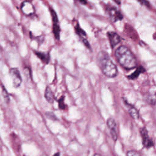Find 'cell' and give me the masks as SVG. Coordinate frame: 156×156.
<instances>
[{
  "label": "cell",
  "mask_w": 156,
  "mask_h": 156,
  "mask_svg": "<svg viewBox=\"0 0 156 156\" xmlns=\"http://www.w3.org/2000/svg\"><path fill=\"white\" fill-rule=\"evenodd\" d=\"M115 55L119 65L126 69L136 67V59L131 51L125 46H119L115 51Z\"/></svg>",
  "instance_id": "cell-1"
},
{
  "label": "cell",
  "mask_w": 156,
  "mask_h": 156,
  "mask_svg": "<svg viewBox=\"0 0 156 156\" xmlns=\"http://www.w3.org/2000/svg\"><path fill=\"white\" fill-rule=\"evenodd\" d=\"M97 62L101 71L105 76L112 78L117 76V67L106 52L101 51L98 54Z\"/></svg>",
  "instance_id": "cell-2"
},
{
  "label": "cell",
  "mask_w": 156,
  "mask_h": 156,
  "mask_svg": "<svg viewBox=\"0 0 156 156\" xmlns=\"http://www.w3.org/2000/svg\"><path fill=\"white\" fill-rule=\"evenodd\" d=\"M51 15L52 16V31L53 34L54 35L55 38L57 40H59L60 38V28L58 24V16L55 12V10L52 9H50Z\"/></svg>",
  "instance_id": "cell-3"
},
{
  "label": "cell",
  "mask_w": 156,
  "mask_h": 156,
  "mask_svg": "<svg viewBox=\"0 0 156 156\" xmlns=\"http://www.w3.org/2000/svg\"><path fill=\"white\" fill-rule=\"evenodd\" d=\"M10 75L12 79L13 85L15 88H18L22 82V77L18 68H12L9 71Z\"/></svg>",
  "instance_id": "cell-4"
},
{
  "label": "cell",
  "mask_w": 156,
  "mask_h": 156,
  "mask_svg": "<svg viewBox=\"0 0 156 156\" xmlns=\"http://www.w3.org/2000/svg\"><path fill=\"white\" fill-rule=\"evenodd\" d=\"M107 125L110 130V132L113 140L115 141H116L118 139V134H117L116 121L113 118H110L107 121Z\"/></svg>",
  "instance_id": "cell-5"
},
{
  "label": "cell",
  "mask_w": 156,
  "mask_h": 156,
  "mask_svg": "<svg viewBox=\"0 0 156 156\" xmlns=\"http://www.w3.org/2000/svg\"><path fill=\"white\" fill-rule=\"evenodd\" d=\"M140 134L142 137L143 144L145 147L149 148L153 146V142L152 140L150 139L147 131L145 128L140 129Z\"/></svg>",
  "instance_id": "cell-6"
},
{
  "label": "cell",
  "mask_w": 156,
  "mask_h": 156,
  "mask_svg": "<svg viewBox=\"0 0 156 156\" xmlns=\"http://www.w3.org/2000/svg\"><path fill=\"white\" fill-rule=\"evenodd\" d=\"M108 14L113 22H116L122 19V15L120 12L115 7H110L108 9Z\"/></svg>",
  "instance_id": "cell-7"
},
{
  "label": "cell",
  "mask_w": 156,
  "mask_h": 156,
  "mask_svg": "<svg viewBox=\"0 0 156 156\" xmlns=\"http://www.w3.org/2000/svg\"><path fill=\"white\" fill-rule=\"evenodd\" d=\"M107 36L112 48H114L121 41L120 36L115 32H108L107 33Z\"/></svg>",
  "instance_id": "cell-8"
},
{
  "label": "cell",
  "mask_w": 156,
  "mask_h": 156,
  "mask_svg": "<svg viewBox=\"0 0 156 156\" xmlns=\"http://www.w3.org/2000/svg\"><path fill=\"white\" fill-rule=\"evenodd\" d=\"M34 52H35V54L37 56V57L44 64H48L50 60V56L48 53L40 52V51H34Z\"/></svg>",
  "instance_id": "cell-9"
},
{
  "label": "cell",
  "mask_w": 156,
  "mask_h": 156,
  "mask_svg": "<svg viewBox=\"0 0 156 156\" xmlns=\"http://www.w3.org/2000/svg\"><path fill=\"white\" fill-rule=\"evenodd\" d=\"M21 10L24 14L29 15L34 13V9L32 4L29 2H25L21 5Z\"/></svg>",
  "instance_id": "cell-10"
},
{
  "label": "cell",
  "mask_w": 156,
  "mask_h": 156,
  "mask_svg": "<svg viewBox=\"0 0 156 156\" xmlns=\"http://www.w3.org/2000/svg\"><path fill=\"white\" fill-rule=\"evenodd\" d=\"M44 98L50 104H52L54 101V96L52 91L49 87H46L44 91Z\"/></svg>",
  "instance_id": "cell-11"
},
{
  "label": "cell",
  "mask_w": 156,
  "mask_h": 156,
  "mask_svg": "<svg viewBox=\"0 0 156 156\" xmlns=\"http://www.w3.org/2000/svg\"><path fill=\"white\" fill-rule=\"evenodd\" d=\"M144 71H145V69L142 66L138 67L137 69L135 70V71L133 72V73H132L131 75L129 76L128 77L130 79H135L138 77V76H139V74L140 73H141L143 72H144Z\"/></svg>",
  "instance_id": "cell-12"
},
{
  "label": "cell",
  "mask_w": 156,
  "mask_h": 156,
  "mask_svg": "<svg viewBox=\"0 0 156 156\" xmlns=\"http://www.w3.org/2000/svg\"><path fill=\"white\" fill-rule=\"evenodd\" d=\"M75 31L76 32V34L80 37V38L82 40L83 38H85V37L86 36V33L79 26V25L78 24H76L75 25Z\"/></svg>",
  "instance_id": "cell-13"
},
{
  "label": "cell",
  "mask_w": 156,
  "mask_h": 156,
  "mask_svg": "<svg viewBox=\"0 0 156 156\" xmlns=\"http://www.w3.org/2000/svg\"><path fill=\"white\" fill-rule=\"evenodd\" d=\"M1 90H2V95L4 98V99L5 101V102L8 103L10 101V97H9V93L7 91V90L5 89V87L2 83L1 84Z\"/></svg>",
  "instance_id": "cell-14"
},
{
  "label": "cell",
  "mask_w": 156,
  "mask_h": 156,
  "mask_svg": "<svg viewBox=\"0 0 156 156\" xmlns=\"http://www.w3.org/2000/svg\"><path fill=\"white\" fill-rule=\"evenodd\" d=\"M129 113L133 119H136L139 118V113L138 110L133 107H132L129 109Z\"/></svg>",
  "instance_id": "cell-15"
},
{
  "label": "cell",
  "mask_w": 156,
  "mask_h": 156,
  "mask_svg": "<svg viewBox=\"0 0 156 156\" xmlns=\"http://www.w3.org/2000/svg\"><path fill=\"white\" fill-rule=\"evenodd\" d=\"M24 75L25 76L26 79L28 81V80H32V76L30 73V70L28 68H25L24 69Z\"/></svg>",
  "instance_id": "cell-16"
},
{
  "label": "cell",
  "mask_w": 156,
  "mask_h": 156,
  "mask_svg": "<svg viewBox=\"0 0 156 156\" xmlns=\"http://www.w3.org/2000/svg\"><path fill=\"white\" fill-rule=\"evenodd\" d=\"M64 100H65L64 96H62L58 101V107L62 110H65L66 108V104L64 103Z\"/></svg>",
  "instance_id": "cell-17"
},
{
  "label": "cell",
  "mask_w": 156,
  "mask_h": 156,
  "mask_svg": "<svg viewBox=\"0 0 156 156\" xmlns=\"http://www.w3.org/2000/svg\"><path fill=\"white\" fill-rule=\"evenodd\" d=\"M45 115H46V116L49 119H51L52 121H55L57 119V116L55 115V114L52 112H46Z\"/></svg>",
  "instance_id": "cell-18"
},
{
  "label": "cell",
  "mask_w": 156,
  "mask_h": 156,
  "mask_svg": "<svg viewBox=\"0 0 156 156\" xmlns=\"http://www.w3.org/2000/svg\"><path fill=\"white\" fill-rule=\"evenodd\" d=\"M127 155L129 156H133V155H140V154L135 151H129L127 152Z\"/></svg>",
  "instance_id": "cell-19"
},
{
  "label": "cell",
  "mask_w": 156,
  "mask_h": 156,
  "mask_svg": "<svg viewBox=\"0 0 156 156\" xmlns=\"http://www.w3.org/2000/svg\"><path fill=\"white\" fill-rule=\"evenodd\" d=\"M138 1H139V2H140L141 4L144 5H146V6H148V5H149V2H148L147 1H146V0H138Z\"/></svg>",
  "instance_id": "cell-20"
},
{
  "label": "cell",
  "mask_w": 156,
  "mask_h": 156,
  "mask_svg": "<svg viewBox=\"0 0 156 156\" xmlns=\"http://www.w3.org/2000/svg\"><path fill=\"white\" fill-rule=\"evenodd\" d=\"M76 1H79L80 4H85L87 3L86 0H76Z\"/></svg>",
  "instance_id": "cell-21"
},
{
  "label": "cell",
  "mask_w": 156,
  "mask_h": 156,
  "mask_svg": "<svg viewBox=\"0 0 156 156\" xmlns=\"http://www.w3.org/2000/svg\"><path fill=\"white\" fill-rule=\"evenodd\" d=\"M113 1L118 4H120V3H121V0H113Z\"/></svg>",
  "instance_id": "cell-22"
}]
</instances>
